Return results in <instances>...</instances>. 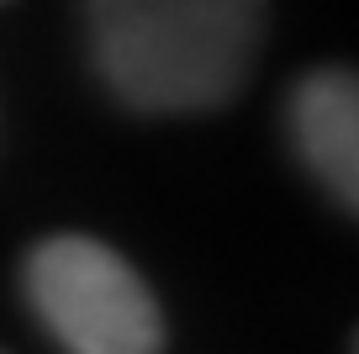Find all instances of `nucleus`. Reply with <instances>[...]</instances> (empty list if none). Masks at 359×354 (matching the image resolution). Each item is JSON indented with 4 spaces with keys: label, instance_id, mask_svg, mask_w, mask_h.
<instances>
[{
    "label": "nucleus",
    "instance_id": "1",
    "mask_svg": "<svg viewBox=\"0 0 359 354\" xmlns=\"http://www.w3.org/2000/svg\"><path fill=\"white\" fill-rule=\"evenodd\" d=\"M90 58L137 111H212L238 96L264 0H85Z\"/></svg>",
    "mask_w": 359,
    "mask_h": 354
},
{
    "label": "nucleus",
    "instance_id": "3",
    "mask_svg": "<svg viewBox=\"0 0 359 354\" xmlns=\"http://www.w3.org/2000/svg\"><path fill=\"white\" fill-rule=\"evenodd\" d=\"M291 138L306 169L354 211L359 201V85L348 69H312L291 96Z\"/></svg>",
    "mask_w": 359,
    "mask_h": 354
},
{
    "label": "nucleus",
    "instance_id": "2",
    "mask_svg": "<svg viewBox=\"0 0 359 354\" xmlns=\"http://www.w3.org/2000/svg\"><path fill=\"white\" fill-rule=\"evenodd\" d=\"M27 301L69 354H164L154 291L101 238H43L27 254Z\"/></svg>",
    "mask_w": 359,
    "mask_h": 354
}]
</instances>
